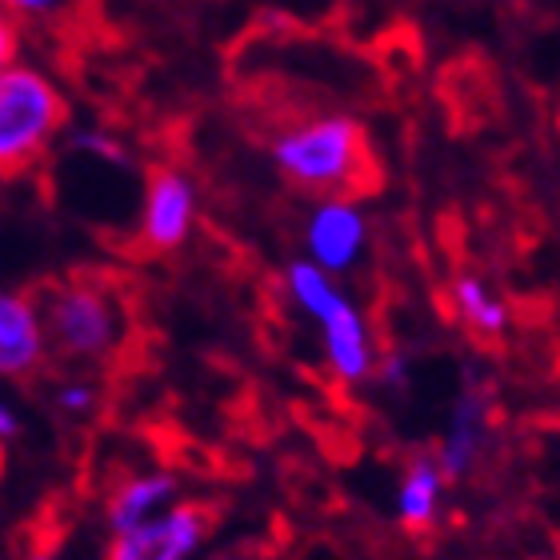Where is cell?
I'll list each match as a JSON object with an SVG mask.
<instances>
[{"instance_id":"6da1fadb","label":"cell","mask_w":560,"mask_h":560,"mask_svg":"<svg viewBox=\"0 0 560 560\" xmlns=\"http://www.w3.org/2000/svg\"><path fill=\"white\" fill-rule=\"evenodd\" d=\"M269 161L292 188L308 197L352 192L373 173L369 132L349 113H316L272 132Z\"/></svg>"},{"instance_id":"7a4b0ae2","label":"cell","mask_w":560,"mask_h":560,"mask_svg":"<svg viewBox=\"0 0 560 560\" xmlns=\"http://www.w3.org/2000/svg\"><path fill=\"white\" fill-rule=\"evenodd\" d=\"M284 292H289L292 308L313 325L328 373L337 376L340 385H369L381 349H376L369 316L349 296V289L337 277H328L325 269L296 257L284 269Z\"/></svg>"},{"instance_id":"3957f363","label":"cell","mask_w":560,"mask_h":560,"mask_svg":"<svg viewBox=\"0 0 560 560\" xmlns=\"http://www.w3.org/2000/svg\"><path fill=\"white\" fill-rule=\"evenodd\" d=\"M69 125V101L45 69L12 60L0 69V176H21L45 161Z\"/></svg>"},{"instance_id":"277c9868","label":"cell","mask_w":560,"mask_h":560,"mask_svg":"<svg viewBox=\"0 0 560 560\" xmlns=\"http://www.w3.org/2000/svg\"><path fill=\"white\" fill-rule=\"evenodd\" d=\"M45 320L48 349L72 364H101L125 340V304L113 284L96 277L57 280L36 301Z\"/></svg>"},{"instance_id":"5b68a950","label":"cell","mask_w":560,"mask_h":560,"mask_svg":"<svg viewBox=\"0 0 560 560\" xmlns=\"http://www.w3.org/2000/svg\"><path fill=\"white\" fill-rule=\"evenodd\" d=\"M304 260L325 269L328 277H349L361 269L373 245V217L352 192H332V197H316L308 217L301 224Z\"/></svg>"},{"instance_id":"8992f818","label":"cell","mask_w":560,"mask_h":560,"mask_svg":"<svg viewBox=\"0 0 560 560\" xmlns=\"http://www.w3.org/2000/svg\"><path fill=\"white\" fill-rule=\"evenodd\" d=\"M200 217V192L197 180L176 168V164H161L152 168L144 180V197H140V221L137 236L149 253H176L185 248L197 233Z\"/></svg>"},{"instance_id":"52a82bcc","label":"cell","mask_w":560,"mask_h":560,"mask_svg":"<svg viewBox=\"0 0 560 560\" xmlns=\"http://www.w3.org/2000/svg\"><path fill=\"white\" fill-rule=\"evenodd\" d=\"M212 516L197 501H173L144 525L113 533L105 560H197L209 540Z\"/></svg>"},{"instance_id":"ba28073f","label":"cell","mask_w":560,"mask_h":560,"mask_svg":"<svg viewBox=\"0 0 560 560\" xmlns=\"http://www.w3.org/2000/svg\"><path fill=\"white\" fill-rule=\"evenodd\" d=\"M489 432H492V400H489V393L468 376L465 385H460V393L453 397L441 448L432 453L448 485L477 472L480 456L489 448Z\"/></svg>"},{"instance_id":"9c48e42d","label":"cell","mask_w":560,"mask_h":560,"mask_svg":"<svg viewBox=\"0 0 560 560\" xmlns=\"http://www.w3.org/2000/svg\"><path fill=\"white\" fill-rule=\"evenodd\" d=\"M48 357L40 308L28 292L0 289V381L33 376Z\"/></svg>"},{"instance_id":"30bf717a","label":"cell","mask_w":560,"mask_h":560,"mask_svg":"<svg viewBox=\"0 0 560 560\" xmlns=\"http://www.w3.org/2000/svg\"><path fill=\"white\" fill-rule=\"evenodd\" d=\"M173 501H180V480L168 468H140L120 480L117 489L108 492L105 501V528L113 533H129V528L144 525L156 513H164Z\"/></svg>"},{"instance_id":"8fae6325","label":"cell","mask_w":560,"mask_h":560,"mask_svg":"<svg viewBox=\"0 0 560 560\" xmlns=\"http://www.w3.org/2000/svg\"><path fill=\"white\" fill-rule=\"evenodd\" d=\"M444 492H448V480H444L436 456L417 453L397 480V497H393L397 525L409 528V533H429V528H436L444 516Z\"/></svg>"},{"instance_id":"7c38bea8","label":"cell","mask_w":560,"mask_h":560,"mask_svg":"<svg viewBox=\"0 0 560 560\" xmlns=\"http://www.w3.org/2000/svg\"><path fill=\"white\" fill-rule=\"evenodd\" d=\"M448 301H453L456 320L480 340H504L509 328H513V308L501 292L492 289L489 280L477 277V272H460L448 289Z\"/></svg>"},{"instance_id":"4fadbf2b","label":"cell","mask_w":560,"mask_h":560,"mask_svg":"<svg viewBox=\"0 0 560 560\" xmlns=\"http://www.w3.org/2000/svg\"><path fill=\"white\" fill-rule=\"evenodd\" d=\"M69 149L77 152V156H89V161L105 164V168H117V173H129L132 168L129 144H125L117 132L101 129V125H72Z\"/></svg>"},{"instance_id":"5bb4252c","label":"cell","mask_w":560,"mask_h":560,"mask_svg":"<svg viewBox=\"0 0 560 560\" xmlns=\"http://www.w3.org/2000/svg\"><path fill=\"white\" fill-rule=\"evenodd\" d=\"M101 405V388L89 376H65L57 388H52V409L65 412V417H89Z\"/></svg>"},{"instance_id":"9a60e30c","label":"cell","mask_w":560,"mask_h":560,"mask_svg":"<svg viewBox=\"0 0 560 560\" xmlns=\"http://www.w3.org/2000/svg\"><path fill=\"white\" fill-rule=\"evenodd\" d=\"M0 9L16 24H60L72 16L77 0H0Z\"/></svg>"},{"instance_id":"2e32d148","label":"cell","mask_w":560,"mask_h":560,"mask_svg":"<svg viewBox=\"0 0 560 560\" xmlns=\"http://www.w3.org/2000/svg\"><path fill=\"white\" fill-rule=\"evenodd\" d=\"M369 381H376L385 393H405L412 381V357L405 349L376 352V364H373V376H369Z\"/></svg>"},{"instance_id":"e0dca14e","label":"cell","mask_w":560,"mask_h":560,"mask_svg":"<svg viewBox=\"0 0 560 560\" xmlns=\"http://www.w3.org/2000/svg\"><path fill=\"white\" fill-rule=\"evenodd\" d=\"M12 60H21V24L0 9V69L12 65Z\"/></svg>"},{"instance_id":"ac0fdd59","label":"cell","mask_w":560,"mask_h":560,"mask_svg":"<svg viewBox=\"0 0 560 560\" xmlns=\"http://www.w3.org/2000/svg\"><path fill=\"white\" fill-rule=\"evenodd\" d=\"M21 432V417H16V409H12L9 397H0V444L12 441Z\"/></svg>"},{"instance_id":"d6986e66","label":"cell","mask_w":560,"mask_h":560,"mask_svg":"<svg viewBox=\"0 0 560 560\" xmlns=\"http://www.w3.org/2000/svg\"><path fill=\"white\" fill-rule=\"evenodd\" d=\"M24 560H60V557H57L52 549H36V552H28Z\"/></svg>"},{"instance_id":"ffe728a7","label":"cell","mask_w":560,"mask_h":560,"mask_svg":"<svg viewBox=\"0 0 560 560\" xmlns=\"http://www.w3.org/2000/svg\"><path fill=\"white\" fill-rule=\"evenodd\" d=\"M197 560H236V557H229V552H212V557H197Z\"/></svg>"}]
</instances>
